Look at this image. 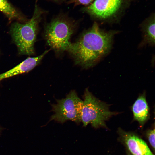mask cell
<instances>
[{
  "label": "cell",
  "instance_id": "1",
  "mask_svg": "<svg viewBox=\"0 0 155 155\" xmlns=\"http://www.w3.org/2000/svg\"><path fill=\"white\" fill-rule=\"evenodd\" d=\"M113 35L112 32L102 31L95 23L76 42L71 43L67 51L77 64L88 68L109 51Z\"/></svg>",
  "mask_w": 155,
  "mask_h": 155
},
{
  "label": "cell",
  "instance_id": "2",
  "mask_svg": "<svg viewBox=\"0 0 155 155\" xmlns=\"http://www.w3.org/2000/svg\"><path fill=\"white\" fill-rule=\"evenodd\" d=\"M42 13L36 6L30 20L24 23L16 22L11 25L10 33L20 54L30 56L34 54V44Z\"/></svg>",
  "mask_w": 155,
  "mask_h": 155
},
{
  "label": "cell",
  "instance_id": "3",
  "mask_svg": "<svg viewBox=\"0 0 155 155\" xmlns=\"http://www.w3.org/2000/svg\"><path fill=\"white\" fill-rule=\"evenodd\" d=\"M84 98L81 117L83 126L90 124L96 128H107L105 121L117 113L111 111L109 105L95 97L87 88Z\"/></svg>",
  "mask_w": 155,
  "mask_h": 155
},
{
  "label": "cell",
  "instance_id": "4",
  "mask_svg": "<svg viewBox=\"0 0 155 155\" xmlns=\"http://www.w3.org/2000/svg\"><path fill=\"white\" fill-rule=\"evenodd\" d=\"M74 25L65 18L52 20L46 26L45 37L48 44L57 52L67 51L75 29Z\"/></svg>",
  "mask_w": 155,
  "mask_h": 155
},
{
  "label": "cell",
  "instance_id": "5",
  "mask_svg": "<svg viewBox=\"0 0 155 155\" xmlns=\"http://www.w3.org/2000/svg\"><path fill=\"white\" fill-rule=\"evenodd\" d=\"M56 103L52 105L54 114L50 121L54 120L63 123L71 120L78 123L81 122L83 101L73 90L65 98L56 100Z\"/></svg>",
  "mask_w": 155,
  "mask_h": 155
},
{
  "label": "cell",
  "instance_id": "6",
  "mask_svg": "<svg viewBox=\"0 0 155 155\" xmlns=\"http://www.w3.org/2000/svg\"><path fill=\"white\" fill-rule=\"evenodd\" d=\"M119 140L125 147L126 155H154L146 142L137 134L118 130Z\"/></svg>",
  "mask_w": 155,
  "mask_h": 155
},
{
  "label": "cell",
  "instance_id": "7",
  "mask_svg": "<svg viewBox=\"0 0 155 155\" xmlns=\"http://www.w3.org/2000/svg\"><path fill=\"white\" fill-rule=\"evenodd\" d=\"M129 0H95L83 11L96 17L106 19L115 15Z\"/></svg>",
  "mask_w": 155,
  "mask_h": 155
},
{
  "label": "cell",
  "instance_id": "8",
  "mask_svg": "<svg viewBox=\"0 0 155 155\" xmlns=\"http://www.w3.org/2000/svg\"><path fill=\"white\" fill-rule=\"evenodd\" d=\"M49 51H45L42 54L37 57H28L15 67L0 74V81L31 70L39 63Z\"/></svg>",
  "mask_w": 155,
  "mask_h": 155
},
{
  "label": "cell",
  "instance_id": "9",
  "mask_svg": "<svg viewBox=\"0 0 155 155\" xmlns=\"http://www.w3.org/2000/svg\"><path fill=\"white\" fill-rule=\"evenodd\" d=\"M133 119L142 127L149 117V109L145 93L139 96L132 108Z\"/></svg>",
  "mask_w": 155,
  "mask_h": 155
},
{
  "label": "cell",
  "instance_id": "10",
  "mask_svg": "<svg viewBox=\"0 0 155 155\" xmlns=\"http://www.w3.org/2000/svg\"><path fill=\"white\" fill-rule=\"evenodd\" d=\"M0 11L9 19L25 21V18L7 0H0Z\"/></svg>",
  "mask_w": 155,
  "mask_h": 155
},
{
  "label": "cell",
  "instance_id": "11",
  "mask_svg": "<svg viewBox=\"0 0 155 155\" xmlns=\"http://www.w3.org/2000/svg\"><path fill=\"white\" fill-rule=\"evenodd\" d=\"M144 38L147 42L152 45L155 44V20L152 18L143 26Z\"/></svg>",
  "mask_w": 155,
  "mask_h": 155
},
{
  "label": "cell",
  "instance_id": "12",
  "mask_svg": "<svg viewBox=\"0 0 155 155\" xmlns=\"http://www.w3.org/2000/svg\"><path fill=\"white\" fill-rule=\"evenodd\" d=\"M146 137L151 147L155 150V129H149L146 132Z\"/></svg>",
  "mask_w": 155,
  "mask_h": 155
},
{
  "label": "cell",
  "instance_id": "13",
  "mask_svg": "<svg viewBox=\"0 0 155 155\" xmlns=\"http://www.w3.org/2000/svg\"><path fill=\"white\" fill-rule=\"evenodd\" d=\"M94 0H70L69 1L68 3H73L76 5L82 4L88 5L92 3Z\"/></svg>",
  "mask_w": 155,
  "mask_h": 155
},
{
  "label": "cell",
  "instance_id": "14",
  "mask_svg": "<svg viewBox=\"0 0 155 155\" xmlns=\"http://www.w3.org/2000/svg\"><path fill=\"white\" fill-rule=\"evenodd\" d=\"M2 128L0 127V134L1 133L2 131Z\"/></svg>",
  "mask_w": 155,
  "mask_h": 155
}]
</instances>
